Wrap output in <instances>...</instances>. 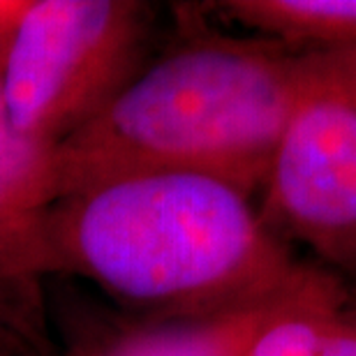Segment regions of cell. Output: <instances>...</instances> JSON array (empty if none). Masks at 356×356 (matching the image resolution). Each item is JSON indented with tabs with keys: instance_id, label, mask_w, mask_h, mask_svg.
<instances>
[{
	"instance_id": "5",
	"label": "cell",
	"mask_w": 356,
	"mask_h": 356,
	"mask_svg": "<svg viewBox=\"0 0 356 356\" xmlns=\"http://www.w3.org/2000/svg\"><path fill=\"white\" fill-rule=\"evenodd\" d=\"M7 40L0 42V63ZM56 202V146L14 127L0 86V289L35 317L42 310L40 284L56 273L49 245Z\"/></svg>"
},
{
	"instance_id": "4",
	"label": "cell",
	"mask_w": 356,
	"mask_h": 356,
	"mask_svg": "<svg viewBox=\"0 0 356 356\" xmlns=\"http://www.w3.org/2000/svg\"><path fill=\"white\" fill-rule=\"evenodd\" d=\"M277 236L356 275V49L322 51L261 185Z\"/></svg>"
},
{
	"instance_id": "1",
	"label": "cell",
	"mask_w": 356,
	"mask_h": 356,
	"mask_svg": "<svg viewBox=\"0 0 356 356\" xmlns=\"http://www.w3.org/2000/svg\"><path fill=\"white\" fill-rule=\"evenodd\" d=\"M49 245L56 273L86 277L153 324L343 287L301 264L250 197L197 174H134L60 197Z\"/></svg>"
},
{
	"instance_id": "7",
	"label": "cell",
	"mask_w": 356,
	"mask_h": 356,
	"mask_svg": "<svg viewBox=\"0 0 356 356\" xmlns=\"http://www.w3.org/2000/svg\"><path fill=\"white\" fill-rule=\"evenodd\" d=\"M257 310L204 322L153 324L125 333L88 356H234Z\"/></svg>"
},
{
	"instance_id": "8",
	"label": "cell",
	"mask_w": 356,
	"mask_h": 356,
	"mask_svg": "<svg viewBox=\"0 0 356 356\" xmlns=\"http://www.w3.org/2000/svg\"><path fill=\"white\" fill-rule=\"evenodd\" d=\"M0 356H51L42 319L0 289Z\"/></svg>"
},
{
	"instance_id": "3",
	"label": "cell",
	"mask_w": 356,
	"mask_h": 356,
	"mask_svg": "<svg viewBox=\"0 0 356 356\" xmlns=\"http://www.w3.org/2000/svg\"><path fill=\"white\" fill-rule=\"evenodd\" d=\"M148 7L132 0H26L0 63L14 127L58 146L141 70Z\"/></svg>"
},
{
	"instance_id": "2",
	"label": "cell",
	"mask_w": 356,
	"mask_h": 356,
	"mask_svg": "<svg viewBox=\"0 0 356 356\" xmlns=\"http://www.w3.org/2000/svg\"><path fill=\"white\" fill-rule=\"evenodd\" d=\"M322 51L197 38L139 74L56 146L58 199L134 174H197L250 197Z\"/></svg>"
},
{
	"instance_id": "9",
	"label": "cell",
	"mask_w": 356,
	"mask_h": 356,
	"mask_svg": "<svg viewBox=\"0 0 356 356\" xmlns=\"http://www.w3.org/2000/svg\"><path fill=\"white\" fill-rule=\"evenodd\" d=\"M26 7V0H0V42L7 40Z\"/></svg>"
},
{
	"instance_id": "6",
	"label": "cell",
	"mask_w": 356,
	"mask_h": 356,
	"mask_svg": "<svg viewBox=\"0 0 356 356\" xmlns=\"http://www.w3.org/2000/svg\"><path fill=\"white\" fill-rule=\"evenodd\" d=\"M218 10L298 51L356 49V0H227Z\"/></svg>"
}]
</instances>
